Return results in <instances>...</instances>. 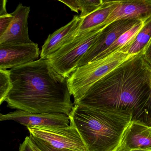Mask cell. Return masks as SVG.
<instances>
[{"label": "cell", "instance_id": "1", "mask_svg": "<svg viewBox=\"0 0 151 151\" xmlns=\"http://www.w3.org/2000/svg\"><path fill=\"white\" fill-rule=\"evenodd\" d=\"M151 74L143 54L134 55L94 83L75 105L127 111L132 121L151 126Z\"/></svg>", "mask_w": 151, "mask_h": 151}, {"label": "cell", "instance_id": "2", "mask_svg": "<svg viewBox=\"0 0 151 151\" xmlns=\"http://www.w3.org/2000/svg\"><path fill=\"white\" fill-rule=\"evenodd\" d=\"M9 70L12 87L5 101L8 107L70 115L74 106L68 78L58 73L48 59L40 58Z\"/></svg>", "mask_w": 151, "mask_h": 151}, {"label": "cell", "instance_id": "3", "mask_svg": "<svg viewBox=\"0 0 151 151\" xmlns=\"http://www.w3.org/2000/svg\"><path fill=\"white\" fill-rule=\"evenodd\" d=\"M86 151H115L131 122V114L114 109L74 105L69 116Z\"/></svg>", "mask_w": 151, "mask_h": 151}, {"label": "cell", "instance_id": "4", "mask_svg": "<svg viewBox=\"0 0 151 151\" xmlns=\"http://www.w3.org/2000/svg\"><path fill=\"white\" fill-rule=\"evenodd\" d=\"M135 55L122 52L78 67L69 77V88L74 97V104L78 102L92 85L120 64Z\"/></svg>", "mask_w": 151, "mask_h": 151}, {"label": "cell", "instance_id": "5", "mask_svg": "<svg viewBox=\"0 0 151 151\" xmlns=\"http://www.w3.org/2000/svg\"><path fill=\"white\" fill-rule=\"evenodd\" d=\"M101 30L97 27L75 37L70 42L49 56L47 59L53 68L62 76L69 78L94 44Z\"/></svg>", "mask_w": 151, "mask_h": 151}, {"label": "cell", "instance_id": "6", "mask_svg": "<svg viewBox=\"0 0 151 151\" xmlns=\"http://www.w3.org/2000/svg\"><path fill=\"white\" fill-rule=\"evenodd\" d=\"M30 135L48 143L55 148L71 151H86L78 131L70 124L65 127H27Z\"/></svg>", "mask_w": 151, "mask_h": 151}, {"label": "cell", "instance_id": "7", "mask_svg": "<svg viewBox=\"0 0 151 151\" xmlns=\"http://www.w3.org/2000/svg\"><path fill=\"white\" fill-rule=\"evenodd\" d=\"M141 22L133 19L119 20L105 27L99 34L94 44L78 63V68L94 61L121 35Z\"/></svg>", "mask_w": 151, "mask_h": 151}, {"label": "cell", "instance_id": "8", "mask_svg": "<svg viewBox=\"0 0 151 151\" xmlns=\"http://www.w3.org/2000/svg\"><path fill=\"white\" fill-rule=\"evenodd\" d=\"M40 54L38 45L33 42L0 44V69L10 70L33 62Z\"/></svg>", "mask_w": 151, "mask_h": 151}, {"label": "cell", "instance_id": "9", "mask_svg": "<svg viewBox=\"0 0 151 151\" xmlns=\"http://www.w3.org/2000/svg\"><path fill=\"white\" fill-rule=\"evenodd\" d=\"M0 121H14L26 127L32 126L65 127L70 124L69 117L60 113H32L16 110L7 114H1Z\"/></svg>", "mask_w": 151, "mask_h": 151}, {"label": "cell", "instance_id": "10", "mask_svg": "<svg viewBox=\"0 0 151 151\" xmlns=\"http://www.w3.org/2000/svg\"><path fill=\"white\" fill-rule=\"evenodd\" d=\"M151 17V0L119 1L106 21L100 26L103 29L119 20L133 19L145 22Z\"/></svg>", "mask_w": 151, "mask_h": 151}, {"label": "cell", "instance_id": "11", "mask_svg": "<svg viewBox=\"0 0 151 151\" xmlns=\"http://www.w3.org/2000/svg\"><path fill=\"white\" fill-rule=\"evenodd\" d=\"M29 7L20 3L12 13L13 19L6 32L0 37V44L8 43H31L29 34L28 18Z\"/></svg>", "mask_w": 151, "mask_h": 151}, {"label": "cell", "instance_id": "12", "mask_svg": "<svg viewBox=\"0 0 151 151\" xmlns=\"http://www.w3.org/2000/svg\"><path fill=\"white\" fill-rule=\"evenodd\" d=\"M83 19L78 16H75L68 24L50 34L42 46L40 58L48 59L63 46L70 42L75 37L74 34Z\"/></svg>", "mask_w": 151, "mask_h": 151}, {"label": "cell", "instance_id": "13", "mask_svg": "<svg viewBox=\"0 0 151 151\" xmlns=\"http://www.w3.org/2000/svg\"><path fill=\"white\" fill-rule=\"evenodd\" d=\"M151 148V126L132 121L125 130L116 150Z\"/></svg>", "mask_w": 151, "mask_h": 151}, {"label": "cell", "instance_id": "14", "mask_svg": "<svg viewBox=\"0 0 151 151\" xmlns=\"http://www.w3.org/2000/svg\"><path fill=\"white\" fill-rule=\"evenodd\" d=\"M119 1H104V4L100 8L84 18L74 37H76L102 25L116 8Z\"/></svg>", "mask_w": 151, "mask_h": 151}, {"label": "cell", "instance_id": "15", "mask_svg": "<svg viewBox=\"0 0 151 151\" xmlns=\"http://www.w3.org/2000/svg\"><path fill=\"white\" fill-rule=\"evenodd\" d=\"M151 39V17L144 22L143 27L134 39L119 50L129 55L142 53Z\"/></svg>", "mask_w": 151, "mask_h": 151}, {"label": "cell", "instance_id": "16", "mask_svg": "<svg viewBox=\"0 0 151 151\" xmlns=\"http://www.w3.org/2000/svg\"><path fill=\"white\" fill-rule=\"evenodd\" d=\"M143 22H140L121 35L106 50L101 53L94 61L103 59L118 52L120 49L131 42L143 27Z\"/></svg>", "mask_w": 151, "mask_h": 151}, {"label": "cell", "instance_id": "17", "mask_svg": "<svg viewBox=\"0 0 151 151\" xmlns=\"http://www.w3.org/2000/svg\"><path fill=\"white\" fill-rule=\"evenodd\" d=\"M12 87L10 70L0 69V104L5 101Z\"/></svg>", "mask_w": 151, "mask_h": 151}, {"label": "cell", "instance_id": "18", "mask_svg": "<svg viewBox=\"0 0 151 151\" xmlns=\"http://www.w3.org/2000/svg\"><path fill=\"white\" fill-rule=\"evenodd\" d=\"M81 14L80 17L85 18L100 8L104 4L102 0H79Z\"/></svg>", "mask_w": 151, "mask_h": 151}, {"label": "cell", "instance_id": "19", "mask_svg": "<svg viewBox=\"0 0 151 151\" xmlns=\"http://www.w3.org/2000/svg\"><path fill=\"white\" fill-rule=\"evenodd\" d=\"M19 151H43L32 140L30 136H27L20 144Z\"/></svg>", "mask_w": 151, "mask_h": 151}, {"label": "cell", "instance_id": "20", "mask_svg": "<svg viewBox=\"0 0 151 151\" xmlns=\"http://www.w3.org/2000/svg\"><path fill=\"white\" fill-rule=\"evenodd\" d=\"M13 17L12 13L0 16V37L2 36L8 29L13 21Z\"/></svg>", "mask_w": 151, "mask_h": 151}, {"label": "cell", "instance_id": "21", "mask_svg": "<svg viewBox=\"0 0 151 151\" xmlns=\"http://www.w3.org/2000/svg\"><path fill=\"white\" fill-rule=\"evenodd\" d=\"M29 136H30L32 140L43 151H71L69 150H63V149L55 148L49 145L48 143L45 142L41 139L37 138L31 135H29Z\"/></svg>", "mask_w": 151, "mask_h": 151}, {"label": "cell", "instance_id": "22", "mask_svg": "<svg viewBox=\"0 0 151 151\" xmlns=\"http://www.w3.org/2000/svg\"><path fill=\"white\" fill-rule=\"evenodd\" d=\"M59 1L64 3L68 6L71 11H74L77 13H79L81 10L79 0H71V1H62L59 0Z\"/></svg>", "mask_w": 151, "mask_h": 151}, {"label": "cell", "instance_id": "23", "mask_svg": "<svg viewBox=\"0 0 151 151\" xmlns=\"http://www.w3.org/2000/svg\"><path fill=\"white\" fill-rule=\"evenodd\" d=\"M142 54L145 61L151 68V39Z\"/></svg>", "mask_w": 151, "mask_h": 151}, {"label": "cell", "instance_id": "24", "mask_svg": "<svg viewBox=\"0 0 151 151\" xmlns=\"http://www.w3.org/2000/svg\"><path fill=\"white\" fill-rule=\"evenodd\" d=\"M6 0H1L0 5V16L8 14L6 10Z\"/></svg>", "mask_w": 151, "mask_h": 151}, {"label": "cell", "instance_id": "25", "mask_svg": "<svg viewBox=\"0 0 151 151\" xmlns=\"http://www.w3.org/2000/svg\"><path fill=\"white\" fill-rule=\"evenodd\" d=\"M115 151H151V148H146V149H132L129 150H116Z\"/></svg>", "mask_w": 151, "mask_h": 151}, {"label": "cell", "instance_id": "26", "mask_svg": "<svg viewBox=\"0 0 151 151\" xmlns=\"http://www.w3.org/2000/svg\"><path fill=\"white\" fill-rule=\"evenodd\" d=\"M150 86H151V83H150Z\"/></svg>", "mask_w": 151, "mask_h": 151}]
</instances>
